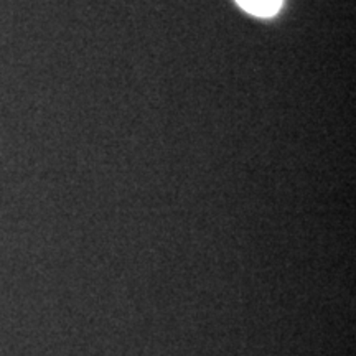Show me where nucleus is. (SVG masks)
Instances as JSON below:
<instances>
[{
	"label": "nucleus",
	"instance_id": "f257e3e1",
	"mask_svg": "<svg viewBox=\"0 0 356 356\" xmlns=\"http://www.w3.org/2000/svg\"><path fill=\"white\" fill-rule=\"evenodd\" d=\"M244 10L257 17H273L279 12L282 0H236Z\"/></svg>",
	"mask_w": 356,
	"mask_h": 356
}]
</instances>
